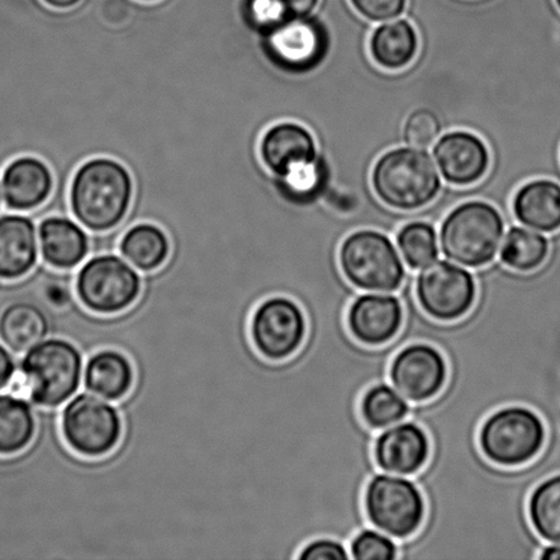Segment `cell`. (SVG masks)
<instances>
[{
	"instance_id": "7bdbcfd3",
	"label": "cell",
	"mask_w": 560,
	"mask_h": 560,
	"mask_svg": "<svg viewBox=\"0 0 560 560\" xmlns=\"http://www.w3.org/2000/svg\"><path fill=\"white\" fill-rule=\"evenodd\" d=\"M142 2H155V0H142Z\"/></svg>"
},
{
	"instance_id": "7c38bea8",
	"label": "cell",
	"mask_w": 560,
	"mask_h": 560,
	"mask_svg": "<svg viewBox=\"0 0 560 560\" xmlns=\"http://www.w3.org/2000/svg\"><path fill=\"white\" fill-rule=\"evenodd\" d=\"M249 331L257 353L273 364H280L293 359L304 346L307 318L295 300L272 295L257 305Z\"/></svg>"
},
{
	"instance_id": "ee69618b",
	"label": "cell",
	"mask_w": 560,
	"mask_h": 560,
	"mask_svg": "<svg viewBox=\"0 0 560 560\" xmlns=\"http://www.w3.org/2000/svg\"><path fill=\"white\" fill-rule=\"evenodd\" d=\"M556 2H557V5H558V8L560 10V0H556Z\"/></svg>"
},
{
	"instance_id": "4dcf8cb0",
	"label": "cell",
	"mask_w": 560,
	"mask_h": 560,
	"mask_svg": "<svg viewBox=\"0 0 560 560\" xmlns=\"http://www.w3.org/2000/svg\"><path fill=\"white\" fill-rule=\"evenodd\" d=\"M397 246L410 271H421L439 257L438 233L428 222L405 224L397 234Z\"/></svg>"
},
{
	"instance_id": "6da1fadb",
	"label": "cell",
	"mask_w": 560,
	"mask_h": 560,
	"mask_svg": "<svg viewBox=\"0 0 560 560\" xmlns=\"http://www.w3.org/2000/svg\"><path fill=\"white\" fill-rule=\"evenodd\" d=\"M133 190V179L124 164L109 158L91 159L71 180V212L91 232H109L128 215Z\"/></svg>"
},
{
	"instance_id": "d4e9b609",
	"label": "cell",
	"mask_w": 560,
	"mask_h": 560,
	"mask_svg": "<svg viewBox=\"0 0 560 560\" xmlns=\"http://www.w3.org/2000/svg\"><path fill=\"white\" fill-rule=\"evenodd\" d=\"M120 255L142 272L159 270L168 260L172 244L161 228L140 223L131 228L119 245Z\"/></svg>"
},
{
	"instance_id": "4fadbf2b",
	"label": "cell",
	"mask_w": 560,
	"mask_h": 560,
	"mask_svg": "<svg viewBox=\"0 0 560 560\" xmlns=\"http://www.w3.org/2000/svg\"><path fill=\"white\" fill-rule=\"evenodd\" d=\"M448 381V364L441 350L431 343L404 346L393 357L388 383L411 405L430 402L441 395Z\"/></svg>"
},
{
	"instance_id": "ab89813d",
	"label": "cell",
	"mask_w": 560,
	"mask_h": 560,
	"mask_svg": "<svg viewBox=\"0 0 560 560\" xmlns=\"http://www.w3.org/2000/svg\"><path fill=\"white\" fill-rule=\"evenodd\" d=\"M536 560H560V546L546 545L541 548L539 557Z\"/></svg>"
},
{
	"instance_id": "44dd1931",
	"label": "cell",
	"mask_w": 560,
	"mask_h": 560,
	"mask_svg": "<svg viewBox=\"0 0 560 560\" xmlns=\"http://www.w3.org/2000/svg\"><path fill=\"white\" fill-rule=\"evenodd\" d=\"M514 217L524 226L541 233L560 230V185L551 179H535L521 186L513 200Z\"/></svg>"
},
{
	"instance_id": "9c48e42d",
	"label": "cell",
	"mask_w": 560,
	"mask_h": 560,
	"mask_svg": "<svg viewBox=\"0 0 560 560\" xmlns=\"http://www.w3.org/2000/svg\"><path fill=\"white\" fill-rule=\"evenodd\" d=\"M122 419L106 399L80 394L62 411L60 432L71 452L84 458H103L122 438Z\"/></svg>"
},
{
	"instance_id": "d6986e66",
	"label": "cell",
	"mask_w": 560,
	"mask_h": 560,
	"mask_svg": "<svg viewBox=\"0 0 560 560\" xmlns=\"http://www.w3.org/2000/svg\"><path fill=\"white\" fill-rule=\"evenodd\" d=\"M37 260V230L32 219L22 215L0 218V279H22L32 272Z\"/></svg>"
},
{
	"instance_id": "7402d4cb",
	"label": "cell",
	"mask_w": 560,
	"mask_h": 560,
	"mask_svg": "<svg viewBox=\"0 0 560 560\" xmlns=\"http://www.w3.org/2000/svg\"><path fill=\"white\" fill-rule=\"evenodd\" d=\"M84 384L88 392L96 397L117 402L133 387V365L128 357L119 351H98L86 362Z\"/></svg>"
},
{
	"instance_id": "3957f363",
	"label": "cell",
	"mask_w": 560,
	"mask_h": 560,
	"mask_svg": "<svg viewBox=\"0 0 560 560\" xmlns=\"http://www.w3.org/2000/svg\"><path fill=\"white\" fill-rule=\"evenodd\" d=\"M372 188L393 210L416 211L436 199L442 179L424 150L400 147L378 158L372 170Z\"/></svg>"
},
{
	"instance_id": "4316f807",
	"label": "cell",
	"mask_w": 560,
	"mask_h": 560,
	"mask_svg": "<svg viewBox=\"0 0 560 560\" xmlns=\"http://www.w3.org/2000/svg\"><path fill=\"white\" fill-rule=\"evenodd\" d=\"M36 419L31 405L13 394H0V455L10 457L31 446Z\"/></svg>"
},
{
	"instance_id": "cb8c5ba5",
	"label": "cell",
	"mask_w": 560,
	"mask_h": 560,
	"mask_svg": "<svg viewBox=\"0 0 560 560\" xmlns=\"http://www.w3.org/2000/svg\"><path fill=\"white\" fill-rule=\"evenodd\" d=\"M48 334L46 312L32 302H13L0 313V340L14 353H26Z\"/></svg>"
},
{
	"instance_id": "8992f818",
	"label": "cell",
	"mask_w": 560,
	"mask_h": 560,
	"mask_svg": "<svg viewBox=\"0 0 560 560\" xmlns=\"http://www.w3.org/2000/svg\"><path fill=\"white\" fill-rule=\"evenodd\" d=\"M338 262L345 279L366 293H399L409 276L393 241L375 230L348 235L339 246Z\"/></svg>"
},
{
	"instance_id": "ac0fdd59",
	"label": "cell",
	"mask_w": 560,
	"mask_h": 560,
	"mask_svg": "<svg viewBox=\"0 0 560 560\" xmlns=\"http://www.w3.org/2000/svg\"><path fill=\"white\" fill-rule=\"evenodd\" d=\"M260 159L273 178L282 177L295 164L312 162L320 153L315 137L300 124L280 122L261 137Z\"/></svg>"
},
{
	"instance_id": "603a6c76",
	"label": "cell",
	"mask_w": 560,
	"mask_h": 560,
	"mask_svg": "<svg viewBox=\"0 0 560 560\" xmlns=\"http://www.w3.org/2000/svg\"><path fill=\"white\" fill-rule=\"evenodd\" d=\"M419 52V35L406 20L377 26L370 38V54L378 68L397 71L408 68Z\"/></svg>"
},
{
	"instance_id": "f35d334b",
	"label": "cell",
	"mask_w": 560,
	"mask_h": 560,
	"mask_svg": "<svg viewBox=\"0 0 560 560\" xmlns=\"http://www.w3.org/2000/svg\"><path fill=\"white\" fill-rule=\"evenodd\" d=\"M47 301L52 306L63 307L70 301L69 290L63 289L62 285H52L47 291Z\"/></svg>"
},
{
	"instance_id": "1f68e13d",
	"label": "cell",
	"mask_w": 560,
	"mask_h": 560,
	"mask_svg": "<svg viewBox=\"0 0 560 560\" xmlns=\"http://www.w3.org/2000/svg\"><path fill=\"white\" fill-rule=\"evenodd\" d=\"M350 559L353 560H398L399 541L382 530L368 525L351 537L348 542Z\"/></svg>"
},
{
	"instance_id": "b9f144b4",
	"label": "cell",
	"mask_w": 560,
	"mask_h": 560,
	"mask_svg": "<svg viewBox=\"0 0 560 560\" xmlns=\"http://www.w3.org/2000/svg\"><path fill=\"white\" fill-rule=\"evenodd\" d=\"M3 194H2V185H0V205H2Z\"/></svg>"
},
{
	"instance_id": "e0dca14e",
	"label": "cell",
	"mask_w": 560,
	"mask_h": 560,
	"mask_svg": "<svg viewBox=\"0 0 560 560\" xmlns=\"http://www.w3.org/2000/svg\"><path fill=\"white\" fill-rule=\"evenodd\" d=\"M0 185L10 210L32 211L51 196L54 177L51 170L40 159L22 156L4 168Z\"/></svg>"
},
{
	"instance_id": "d6a6232c",
	"label": "cell",
	"mask_w": 560,
	"mask_h": 560,
	"mask_svg": "<svg viewBox=\"0 0 560 560\" xmlns=\"http://www.w3.org/2000/svg\"><path fill=\"white\" fill-rule=\"evenodd\" d=\"M442 124L438 114L428 108L415 109L406 118L404 137L410 147L430 148L441 136Z\"/></svg>"
},
{
	"instance_id": "2e32d148",
	"label": "cell",
	"mask_w": 560,
	"mask_h": 560,
	"mask_svg": "<svg viewBox=\"0 0 560 560\" xmlns=\"http://www.w3.org/2000/svg\"><path fill=\"white\" fill-rule=\"evenodd\" d=\"M433 158L442 177L454 186L479 183L491 166V153L486 142L465 130L441 137L433 148Z\"/></svg>"
},
{
	"instance_id": "ba28073f",
	"label": "cell",
	"mask_w": 560,
	"mask_h": 560,
	"mask_svg": "<svg viewBox=\"0 0 560 560\" xmlns=\"http://www.w3.org/2000/svg\"><path fill=\"white\" fill-rule=\"evenodd\" d=\"M261 37L266 58L285 74L312 73L328 57L329 31L315 15L288 19Z\"/></svg>"
},
{
	"instance_id": "d590c367",
	"label": "cell",
	"mask_w": 560,
	"mask_h": 560,
	"mask_svg": "<svg viewBox=\"0 0 560 560\" xmlns=\"http://www.w3.org/2000/svg\"><path fill=\"white\" fill-rule=\"evenodd\" d=\"M350 3L368 21L384 22L402 15L408 0H350Z\"/></svg>"
},
{
	"instance_id": "ffe728a7",
	"label": "cell",
	"mask_w": 560,
	"mask_h": 560,
	"mask_svg": "<svg viewBox=\"0 0 560 560\" xmlns=\"http://www.w3.org/2000/svg\"><path fill=\"white\" fill-rule=\"evenodd\" d=\"M38 243L44 262L55 270L79 267L90 254V238L79 224L68 218H47L38 228Z\"/></svg>"
},
{
	"instance_id": "5bb4252c",
	"label": "cell",
	"mask_w": 560,
	"mask_h": 560,
	"mask_svg": "<svg viewBox=\"0 0 560 560\" xmlns=\"http://www.w3.org/2000/svg\"><path fill=\"white\" fill-rule=\"evenodd\" d=\"M404 323V302L393 293L361 291L346 313V326L351 337L366 348L392 343L402 331Z\"/></svg>"
},
{
	"instance_id": "8d00e7d4",
	"label": "cell",
	"mask_w": 560,
	"mask_h": 560,
	"mask_svg": "<svg viewBox=\"0 0 560 560\" xmlns=\"http://www.w3.org/2000/svg\"><path fill=\"white\" fill-rule=\"evenodd\" d=\"M288 19H301L312 15L317 8L318 0H273Z\"/></svg>"
},
{
	"instance_id": "9a60e30c",
	"label": "cell",
	"mask_w": 560,
	"mask_h": 560,
	"mask_svg": "<svg viewBox=\"0 0 560 560\" xmlns=\"http://www.w3.org/2000/svg\"><path fill=\"white\" fill-rule=\"evenodd\" d=\"M430 435L413 420H405L377 432L373 459L384 474L415 477L430 463Z\"/></svg>"
},
{
	"instance_id": "83f0119b",
	"label": "cell",
	"mask_w": 560,
	"mask_h": 560,
	"mask_svg": "<svg viewBox=\"0 0 560 560\" xmlns=\"http://www.w3.org/2000/svg\"><path fill=\"white\" fill-rule=\"evenodd\" d=\"M413 405L392 383H376L360 399V416L370 430L381 432L408 420Z\"/></svg>"
},
{
	"instance_id": "52a82bcc",
	"label": "cell",
	"mask_w": 560,
	"mask_h": 560,
	"mask_svg": "<svg viewBox=\"0 0 560 560\" xmlns=\"http://www.w3.org/2000/svg\"><path fill=\"white\" fill-rule=\"evenodd\" d=\"M362 506L368 525L397 541L409 540L419 534L427 518L424 493L413 477L381 470L368 481Z\"/></svg>"
},
{
	"instance_id": "f546056e",
	"label": "cell",
	"mask_w": 560,
	"mask_h": 560,
	"mask_svg": "<svg viewBox=\"0 0 560 560\" xmlns=\"http://www.w3.org/2000/svg\"><path fill=\"white\" fill-rule=\"evenodd\" d=\"M551 245L537 230L515 226L509 230L501 249V262L514 272L529 273L545 265Z\"/></svg>"
},
{
	"instance_id": "484cf974",
	"label": "cell",
	"mask_w": 560,
	"mask_h": 560,
	"mask_svg": "<svg viewBox=\"0 0 560 560\" xmlns=\"http://www.w3.org/2000/svg\"><path fill=\"white\" fill-rule=\"evenodd\" d=\"M329 183V166L322 155L315 161L295 164L282 177L276 178V188L290 205L306 207L313 205Z\"/></svg>"
},
{
	"instance_id": "7a4b0ae2",
	"label": "cell",
	"mask_w": 560,
	"mask_h": 560,
	"mask_svg": "<svg viewBox=\"0 0 560 560\" xmlns=\"http://www.w3.org/2000/svg\"><path fill=\"white\" fill-rule=\"evenodd\" d=\"M82 366V354L69 340H42L26 351L9 384L10 393L30 398L38 408H59L79 392Z\"/></svg>"
},
{
	"instance_id": "8fae6325",
	"label": "cell",
	"mask_w": 560,
	"mask_h": 560,
	"mask_svg": "<svg viewBox=\"0 0 560 560\" xmlns=\"http://www.w3.org/2000/svg\"><path fill=\"white\" fill-rule=\"evenodd\" d=\"M413 293L420 310L432 320L455 323L474 310L477 280L466 267L436 260L413 278Z\"/></svg>"
},
{
	"instance_id": "30bf717a",
	"label": "cell",
	"mask_w": 560,
	"mask_h": 560,
	"mask_svg": "<svg viewBox=\"0 0 560 560\" xmlns=\"http://www.w3.org/2000/svg\"><path fill=\"white\" fill-rule=\"evenodd\" d=\"M139 273L115 255L92 257L75 279L77 296L96 315H118L136 304L141 294Z\"/></svg>"
},
{
	"instance_id": "277c9868",
	"label": "cell",
	"mask_w": 560,
	"mask_h": 560,
	"mask_svg": "<svg viewBox=\"0 0 560 560\" xmlns=\"http://www.w3.org/2000/svg\"><path fill=\"white\" fill-rule=\"evenodd\" d=\"M547 425L536 410L508 405L492 411L481 422L479 447L488 463L517 469L534 463L547 443Z\"/></svg>"
},
{
	"instance_id": "74e56055",
	"label": "cell",
	"mask_w": 560,
	"mask_h": 560,
	"mask_svg": "<svg viewBox=\"0 0 560 560\" xmlns=\"http://www.w3.org/2000/svg\"><path fill=\"white\" fill-rule=\"evenodd\" d=\"M15 371L16 366L13 355L10 354V351L3 345H0V392L9 387Z\"/></svg>"
},
{
	"instance_id": "f1b7e54d",
	"label": "cell",
	"mask_w": 560,
	"mask_h": 560,
	"mask_svg": "<svg viewBox=\"0 0 560 560\" xmlns=\"http://www.w3.org/2000/svg\"><path fill=\"white\" fill-rule=\"evenodd\" d=\"M532 529L545 545L560 546V471L541 480L528 499Z\"/></svg>"
},
{
	"instance_id": "836d02e7",
	"label": "cell",
	"mask_w": 560,
	"mask_h": 560,
	"mask_svg": "<svg viewBox=\"0 0 560 560\" xmlns=\"http://www.w3.org/2000/svg\"><path fill=\"white\" fill-rule=\"evenodd\" d=\"M243 15L246 25L259 36L271 31L280 22L288 20L283 10L273 0H245Z\"/></svg>"
},
{
	"instance_id": "60d3db41",
	"label": "cell",
	"mask_w": 560,
	"mask_h": 560,
	"mask_svg": "<svg viewBox=\"0 0 560 560\" xmlns=\"http://www.w3.org/2000/svg\"><path fill=\"white\" fill-rule=\"evenodd\" d=\"M49 8L57 10H69L75 8L81 0H43Z\"/></svg>"
},
{
	"instance_id": "5b68a950",
	"label": "cell",
	"mask_w": 560,
	"mask_h": 560,
	"mask_svg": "<svg viewBox=\"0 0 560 560\" xmlns=\"http://www.w3.org/2000/svg\"><path fill=\"white\" fill-rule=\"evenodd\" d=\"M503 233L504 221L495 207L485 201H468L444 219L439 238L450 261L480 270L495 261Z\"/></svg>"
},
{
	"instance_id": "e575fe53",
	"label": "cell",
	"mask_w": 560,
	"mask_h": 560,
	"mask_svg": "<svg viewBox=\"0 0 560 560\" xmlns=\"http://www.w3.org/2000/svg\"><path fill=\"white\" fill-rule=\"evenodd\" d=\"M296 560H350L346 542L335 537L320 536L312 539L296 553Z\"/></svg>"
}]
</instances>
